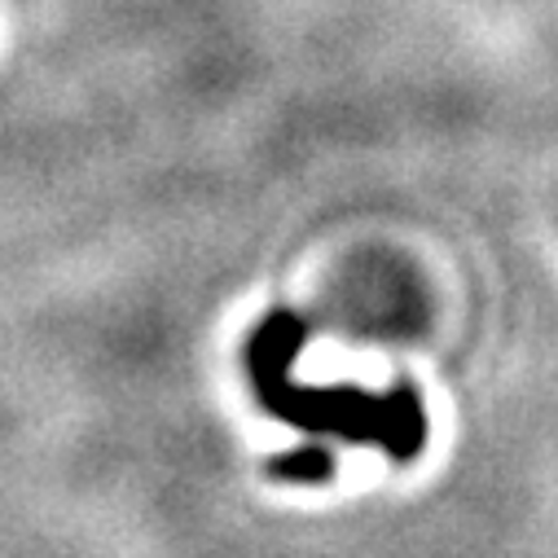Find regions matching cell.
<instances>
[{
  "mask_svg": "<svg viewBox=\"0 0 558 558\" xmlns=\"http://www.w3.org/2000/svg\"><path fill=\"white\" fill-rule=\"evenodd\" d=\"M308 326L295 313H272L246 343V374L268 413L304 432H326L352 445H374L396 462H413L427 449V413L413 387L356 391V387H304L291 378V361L304 348Z\"/></svg>",
  "mask_w": 558,
  "mask_h": 558,
  "instance_id": "obj_1",
  "label": "cell"
},
{
  "mask_svg": "<svg viewBox=\"0 0 558 558\" xmlns=\"http://www.w3.org/2000/svg\"><path fill=\"white\" fill-rule=\"evenodd\" d=\"M272 475L277 480H304V484H317V480H330V458L322 449H300V453H287L272 462Z\"/></svg>",
  "mask_w": 558,
  "mask_h": 558,
  "instance_id": "obj_2",
  "label": "cell"
}]
</instances>
